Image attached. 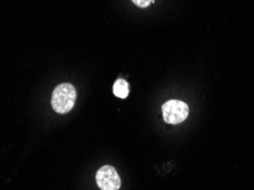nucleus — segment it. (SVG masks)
<instances>
[{
  "instance_id": "nucleus-1",
  "label": "nucleus",
  "mask_w": 254,
  "mask_h": 190,
  "mask_svg": "<svg viewBox=\"0 0 254 190\" xmlns=\"http://www.w3.org/2000/svg\"><path fill=\"white\" fill-rule=\"evenodd\" d=\"M76 99L75 88L70 83H62L55 88L52 96L53 110L59 114H65L74 107Z\"/></svg>"
},
{
  "instance_id": "nucleus-4",
  "label": "nucleus",
  "mask_w": 254,
  "mask_h": 190,
  "mask_svg": "<svg viewBox=\"0 0 254 190\" xmlns=\"http://www.w3.org/2000/svg\"><path fill=\"white\" fill-rule=\"evenodd\" d=\"M113 92H114L115 96L119 97V98H121V99L127 98V97H128V94H129L128 82H127L125 79H118L114 82Z\"/></svg>"
},
{
  "instance_id": "nucleus-2",
  "label": "nucleus",
  "mask_w": 254,
  "mask_h": 190,
  "mask_svg": "<svg viewBox=\"0 0 254 190\" xmlns=\"http://www.w3.org/2000/svg\"><path fill=\"white\" fill-rule=\"evenodd\" d=\"M164 121L169 124H179L184 122L190 114V107L182 100L172 99L162 105Z\"/></svg>"
},
{
  "instance_id": "nucleus-5",
  "label": "nucleus",
  "mask_w": 254,
  "mask_h": 190,
  "mask_svg": "<svg viewBox=\"0 0 254 190\" xmlns=\"http://www.w3.org/2000/svg\"><path fill=\"white\" fill-rule=\"evenodd\" d=\"M131 1L134 3V5H137L138 7L146 8V7H148L149 5H151L152 0H131Z\"/></svg>"
},
{
  "instance_id": "nucleus-3",
  "label": "nucleus",
  "mask_w": 254,
  "mask_h": 190,
  "mask_svg": "<svg viewBox=\"0 0 254 190\" xmlns=\"http://www.w3.org/2000/svg\"><path fill=\"white\" fill-rule=\"evenodd\" d=\"M96 182L101 190H119L121 179L113 166L105 165L96 173Z\"/></svg>"
}]
</instances>
